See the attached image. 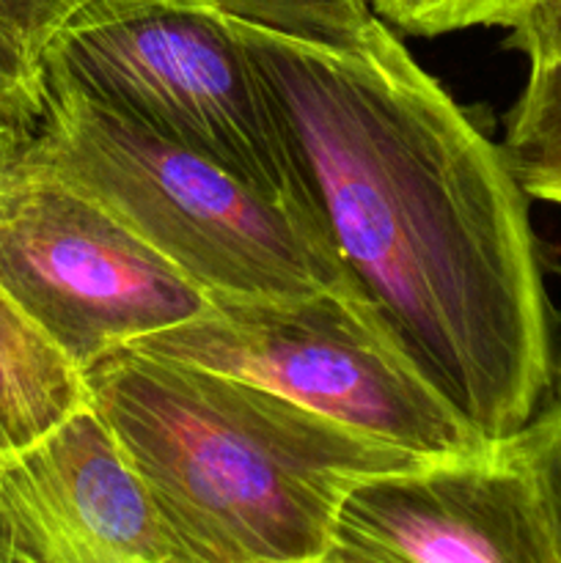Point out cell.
<instances>
[{
	"instance_id": "cell-1",
	"label": "cell",
	"mask_w": 561,
	"mask_h": 563,
	"mask_svg": "<svg viewBox=\"0 0 561 563\" xmlns=\"http://www.w3.org/2000/svg\"><path fill=\"white\" fill-rule=\"evenodd\" d=\"M234 27L352 278L484 440L520 432L556 363L528 192L504 146L380 16L346 44Z\"/></svg>"
},
{
	"instance_id": "cell-2",
	"label": "cell",
	"mask_w": 561,
	"mask_h": 563,
	"mask_svg": "<svg viewBox=\"0 0 561 563\" xmlns=\"http://www.w3.org/2000/svg\"><path fill=\"white\" fill-rule=\"evenodd\" d=\"M82 383L187 563H322L358 482L429 460L135 346L99 357Z\"/></svg>"
},
{
	"instance_id": "cell-3",
	"label": "cell",
	"mask_w": 561,
	"mask_h": 563,
	"mask_svg": "<svg viewBox=\"0 0 561 563\" xmlns=\"http://www.w3.org/2000/svg\"><path fill=\"white\" fill-rule=\"evenodd\" d=\"M0 154L97 201L212 300L363 289L311 212L64 82L42 77L36 121Z\"/></svg>"
},
{
	"instance_id": "cell-4",
	"label": "cell",
	"mask_w": 561,
	"mask_h": 563,
	"mask_svg": "<svg viewBox=\"0 0 561 563\" xmlns=\"http://www.w3.org/2000/svg\"><path fill=\"white\" fill-rule=\"evenodd\" d=\"M42 77L319 218L273 99L223 11L198 0H99L53 38Z\"/></svg>"
},
{
	"instance_id": "cell-5",
	"label": "cell",
	"mask_w": 561,
	"mask_h": 563,
	"mask_svg": "<svg viewBox=\"0 0 561 563\" xmlns=\"http://www.w3.org/2000/svg\"><path fill=\"white\" fill-rule=\"evenodd\" d=\"M127 346L248 379L429 460L490 445L418 366L366 289L218 297L198 317Z\"/></svg>"
},
{
	"instance_id": "cell-6",
	"label": "cell",
	"mask_w": 561,
	"mask_h": 563,
	"mask_svg": "<svg viewBox=\"0 0 561 563\" xmlns=\"http://www.w3.org/2000/svg\"><path fill=\"white\" fill-rule=\"evenodd\" d=\"M0 174V286L80 374L212 302L88 196L6 154Z\"/></svg>"
},
{
	"instance_id": "cell-7",
	"label": "cell",
	"mask_w": 561,
	"mask_h": 563,
	"mask_svg": "<svg viewBox=\"0 0 561 563\" xmlns=\"http://www.w3.org/2000/svg\"><path fill=\"white\" fill-rule=\"evenodd\" d=\"M556 563L531 478L506 443L358 482L322 563Z\"/></svg>"
},
{
	"instance_id": "cell-8",
	"label": "cell",
	"mask_w": 561,
	"mask_h": 563,
	"mask_svg": "<svg viewBox=\"0 0 561 563\" xmlns=\"http://www.w3.org/2000/svg\"><path fill=\"white\" fill-rule=\"evenodd\" d=\"M0 563H187L91 405L0 451Z\"/></svg>"
},
{
	"instance_id": "cell-9",
	"label": "cell",
	"mask_w": 561,
	"mask_h": 563,
	"mask_svg": "<svg viewBox=\"0 0 561 563\" xmlns=\"http://www.w3.org/2000/svg\"><path fill=\"white\" fill-rule=\"evenodd\" d=\"M88 401L82 374L0 286V451H14Z\"/></svg>"
},
{
	"instance_id": "cell-10",
	"label": "cell",
	"mask_w": 561,
	"mask_h": 563,
	"mask_svg": "<svg viewBox=\"0 0 561 563\" xmlns=\"http://www.w3.org/2000/svg\"><path fill=\"white\" fill-rule=\"evenodd\" d=\"M501 146L528 198L561 203V64L528 66Z\"/></svg>"
},
{
	"instance_id": "cell-11",
	"label": "cell",
	"mask_w": 561,
	"mask_h": 563,
	"mask_svg": "<svg viewBox=\"0 0 561 563\" xmlns=\"http://www.w3.org/2000/svg\"><path fill=\"white\" fill-rule=\"evenodd\" d=\"M234 20L308 38L319 44H346L374 20L369 0H198Z\"/></svg>"
},
{
	"instance_id": "cell-12",
	"label": "cell",
	"mask_w": 561,
	"mask_h": 563,
	"mask_svg": "<svg viewBox=\"0 0 561 563\" xmlns=\"http://www.w3.org/2000/svg\"><path fill=\"white\" fill-rule=\"evenodd\" d=\"M522 471L531 478L550 548L561 563V401L537 412L517 434L504 440Z\"/></svg>"
},
{
	"instance_id": "cell-13",
	"label": "cell",
	"mask_w": 561,
	"mask_h": 563,
	"mask_svg": "<svg viewBox=\"0 0 561 563\" xmlns=\"http://www.w3.org/2000/svg\"><path fill=\"white\" fill-rule=\"evenodd\" d=\"M388 25L413 36H443L479 25L512 27L528 0H369Z\"/></svg>"
},
{
	"instance_id": "cell-14",
	"label": "cell",
	"mask_w": 561,
	"mask_h": 563,
	"mask_svg": "<svg viewBox=\"0 0 561 563\" xmlns=\"http://www.w3.org/2000/svg\"><path fill=\"white\" fill-rule=\"evenodd\" d=\"M99 0H0V33L38 71L53 38Z\"/></svg>"
},
{
	"instance_id": "cell-15",
	"label": "cell",
	"mask_w": 561,
	"mask_h": 563,
	"mask_svg": "<svg viewBox=\"0 0 561 563\" xmlns=\"http://www.w3.org/2000/svg\"><path fill=\"white\" fill-rule=\"evenodd\" d=\"M0 108H3L9 132H20L33 124L42 110V80L20 58L14 47L0 33Z\"/></svg>"
},
{
	"instance_id": "cell-16",
	"label": "cell",
	"mask_w": 561,
	"mask_h": 563,
	"mask_svg": "<svg viewBox=\"0 0 561 563\" xmlns=\"http://www.w3.org/2000/svg\"><path fill=\"white\" fill-rule=\"evenodd\" d=\"M506 44L531 64H561V0H528Z\"/></svg>"
},
{
	"instance_id": "cell-17",
	"label": "cell",
	"mask_w": 561,
	"mask_h": 563,
	"mask_svg": "<svg viewBox=\"0 0 561 563\" xmlns=\"http://www.w3.org/2000/svg\"><path fill=\"white\" fill-rule=\"evenodd\" d=\"M6 137H9V121H6V115H3V108H0V148H3Z\"/></svg>"
},
{
	"instance_id": "cell-18",
	"label": "cell",
	"mask_w": 561,
	"mask_h": 563,
	"mask_svg": "<svg viewBox=\"0 0 561 563\" xmlns=\"http://www.w3.org/2000/svg\"><path fill=\"white\" fill-rule=\"evenodd\" d=\"M6 209V181H3V174H0V214H3Z\"/></svg>"
}]
</instances>
